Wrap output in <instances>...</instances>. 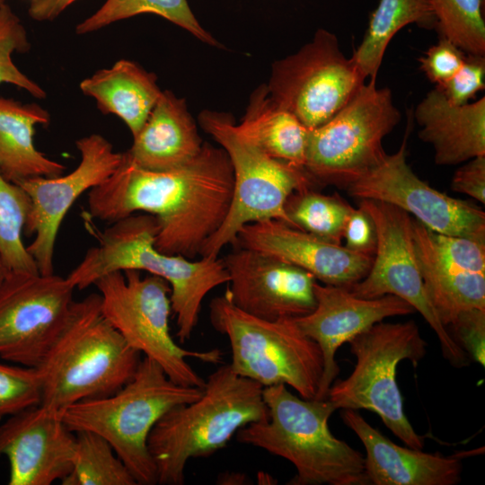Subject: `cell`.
<instances>
[{
  "label": "cell",
  "instance_id": "d590c367",
  "mask_svg": "<svg viewBox=\"0 0 485 485\" xmlns=\"http://www.w3.org/2000/svg\"><path fill=\"white\" fill-rule=\"evenodd\" d=\"M485 87V56L466 54L458 71L437 89L452 104H466Z\"/></svg>",
  "mask_w": 485,
  "mask_h": 485
},
{
  "label": "cell",
  "instance_id": "603a6c76",
  "mask_svg": "<svg viewBox=\"0 0 485 485\" xmlns=\"http://www.w3.org/2000/svg\"><path fill=\"white\" fill-rule=\"evenodd\" d=\"M203 143L186 101L165 90L125 154L140 168L163 172L190 162Z\"/></svg>",
  "mask_w": 485,
  "mask_h": 485
},
{
  "label": "cell",
  "instance_id": "484cf974",
  "mask_svg": "<svg viewBox=\"0 0 485 485\" xmlns=\"http://www.w3.org/2000/svg\"><path fill=\"white\" fill-rule=\"evenodd\" d=\"M47 110L37 103H22L0 96V172L19 183L34 177L64 173L62 163L48 158L34 144L35 128L48 125Z\"/></svg>",
  "mask_w": 485,
  "mask_h": 485
},
{
  "label": "cell",
  "instance_id": "6da1fadb",
  "mask_svg": "<svg viewBox=\"0 0 485 485\" xmlns=\"http://www.w3.org/2000/svg\"><path fill=\"white\" fill-rule=\"evenodd\" d=\"M233 190L230 159L209 143L190 162L163 172L140 168L123 153L116 171L88 191L87 209L91 217L110 223L152 215L159 225L155 247L192 260L224 223Z\"/></svg>",
  "mask_w": 485,
  "mask_h": 485
},
{
  "label": "cell",
  "instance_id": "8fae6325",
  "mask_svg": "<svg viewBox=\"0 0 485 485\" xmlns=\"http://www.w3.org/2000/svg\"><path fill=\"white\" fill-rule=\"evenodd\" d=\"M400 119L390 89L365 83L335 116L309 129L305 172L315 184L346 189L384 160L383 140Z\"/></svg>",
  "mask_w": 485,
  "mask_h": 485
},
{
  "label": "cell",
  "instance_id": "60d3db41",
  "mask_svg": "<svg viewBox=\"0 0 485 485\" xmlns=\"http://www.w3.org/2000/svg\"><path fill=\"white\" fill-rule=\"evenodd\" d=\"M76 0H31L30 17L38 22L53 21Z\"/></svg>",
  "mask_w": 485,
  "mask_h": 485
},
{
  "label": "cell",
  "instance_id": "ac0fdd59",
  "mask_svg": "<svg viewBox=\"0 0 485 485\" xmlns=\"http://www.w3.org/2000/svg\"><path fill=\"white\" fill-rule=\"evenodd\" d=\"M60 413L41 405L0 425V456L9 462L10 485H50L72 472L75 434Z\"/></svg>",
  "mask_w": 485,
  "mask_h": 485
},
{
  "label": "cell",
  "instance_id": "3957f363",
  "mask_svg": "<svg viewBox=\"0 0 485 485\" xmlns=\"http://www.w3.org/2000/svg\"><path fill=\"white\" fill-rule=\"evenodd\" d=\"M263 386L223 365L206 380L199 398L171 409L150 432L147 446L157 484L181 485L191 458L225 447L237 431L267 420Z\"/></svg>",
  "mask_w": 485,
  "mask_h": 485
},
{
  "label": "cell",
  "instance_id": "4316f807",
  "mask_svg": "<svg viewBox=\"0 0 485 485\" xmlns=\"http://www.w3.org/2000/svg\"><path fill=\"white\" fill-rule=\"evenodd\" d=\"M238 130L270 157L304 169L309 129L278 106L262 84L251 94Z\"/></svg>",
  "mask_w": 485,
  "mask_h": 485
},
{
  "label": "cell",
  "instance_id": "74e56055",
  "mask_svg": "<svg viewBox=\"0 0 485 485\" xmlns=\"http://www.w3.org/2000/svg\"><path fill=\"white\" fill-rule=\"evenodd\" d=\"M466 54L450 40L440 38L419 59L420 69L430 82L439 85L458 71Z\"/></svg>",
  "mask_w": 485,
  "mask_h": 485
},
{
  "label": "cell",
  "instance_id": "30bf717a",
  "mask_svg": "<svg viewBox=\"0 0 485 485\" xmlns=\"http://www.w3.org/2000/svg\"><path fill=\"white\" fill-rule=\"evenodd\" d=\"M93 285L101 295L103 315L131 348L155 361L174 383L204 388L206 380L188 358L218 364L223 353L217 348L189 350L174 340L169 326L171 287L166 280L127 269L105 274Z\"/></svg>",
  "mask_w": 485,
  "mask_h": 485
},
{
  "label": "cell",
  "instance_id": "b9f144b4",
  "mask_svg": "<svg viewBox=\"0 0 485 485\" xmlns=\"http://www.w3.org/2000/svg\"><path fill=\"white\" fill-rule=\"evenodd\" d=\"M8 272L9 271L4 264L2 254L0 252V287L3 284L4 280L5 279Z\"/></svg>",
  "mask_w": 485,
  "mask_h": 485
},
{
  "label": "cell",
  "instance_id": "ee69618b",
  "mask_svg": "<svg viewBox=\"0 0 485 485\" xmlns=\"http://www.w3.org/2000/svg\"><path fill=\"white\" fill-rule=\"evenodd\" d=\"M1 419H2V416L0 415V420H1Z\"/></svg>",
  "mask_w": 485,
  "mask_h": 485
},
{
  "label": "cell",
  "instance_id": "cb8c5ba5",
  "mask_svg": "<svg viewBox=\"0 0 485 485\" xmlns=\"http://www.w3.org/2000/svg\"><path fill=\"white\" fill-rule=\"evenodd\" d=\"M412 236L426 294L442 324L447 328L464 311L485 310V274L444 260L434 247L430 229L413 217Z\"/></svg>",
  "mask_w": 485,
  "mask_h": 485
},
{
  "label": "cell",
  "instance_id": "f546056e",
  "mask_svg": "<svg viewBox=\"0 0 485 485\" xmlns=\"http://www.w3.org/2000/svg\"><path fill=\"white\" fill-rule=\"evenodd\" d=\"M353 209L340 195L322 194L313 188L293 192L285 205L291 226L337 244H342L344 228Z\"/></svg>",
  "mask_w": 485,
  "mask_h": 485
},
{
  "label": "cell",
  "instance_id": "f1b7e54d",
  "mask_svg": "<svg viewBox=\"0 0 485 485\" xmlns=\"http://www.w3.org/2000/svg\"><path fill=\"white\" fill-rule=\"evenodd\" d=\"M143 13L161 16L207 44L221 46L201 26L187 0H106L95 13L76 25L75 33H92L116 22Z\"/></svg>",
  "mask_w": 485,
  "mask_h": 485
},
{
  "label": "cell",
  "instance_id": "f35d334b",
  "mask_svg": "<svg viewBox=\"0 0 485 485\" xmlns=\"http://www.w3.org/2000/svg\"><path fill=\"white\" fill-rule=\"evenodd\" d=\"M344 246L348 249L374 256L376 247V232L374 222L360 206L354 207L343 232Z\"/></svg>",
  "mask_w": 485,
  "mask_h": 485
},
{
  "label": "cell",
  "instance_id": "9a60e30c",
  "mask_svg": "<svg viewBox=\"0 0 485 485\" xmlns=\"http://www.w3.org/2000/svg\"><path fill=\"white\" fill-rule=\"evenodd\" d=\"M409 132L399 149L346 187L357 199L395 206L437 234L485 239V213L473 203L450 197L418 177L406 160Z\"/></svg>",
  "mask_w": 485,
  "mask_h": 485
},
{
  "label": "cell",
  "instance_id": "7c38bea8",
  "mask_svg": "<svg viewBox=\"0 0 485 485\" xmlns=\"http://www.w3.org/2000/svg\"><path fill=\"white\" fill-rule=\"evenodd\" d=\"M366 80L336 35L319 29L297 52L272 65L267 88L278 106L313 129L335 116Z\"/></svg>",
  "mask_w": 485,
  "mask_h": 485
},
{
  "label": "cell",
  "instance_id": "5bb4252c",
  "mask_svg": "<svg viewBox=\"0 0 485 485\" xmlns=\"http://www.w3.org/2000/svg\"><path fill=\"white\" fill-rule=\"evenodd\" d=\"M75 289L54 273L9 271L0 287V357L36 368L69 317Z\"/></svg>",
  "mask_w": 485,
  "mask_h": 485
},
{
  "label": "cell",
  "instance_id": "ba28073f",
  "mask_svg": "<svg viewBox=\"0 0 485 485\" xmlns=\"http://www.w3.org/2000/svg\"><path fill=\"white\" fill-rule=\"evenodd\" d=\"M198 121L202 129L226 152L234 172L227 216L205 242L199 256L218 257L224 247L235 245L238 233L248 224L276 219L290 225L285 211L288 197L316 185L305 170L265 154L238 130L228 113L203 110Z\"/></svg>",
  "mask_w": 485,
  "mask_h": 485
},
{
  "label": "cell",
  "instance_id": "e0dca14e",
  "mask_svg": "<svg viewBox=\"0 0 485 485\" xmlns=\"http://www.w3.org/2000/svg\"><path fill=\"white\" fill-rule=\"evenodd\" d=\"M231 302L252 316L277 321L310 313L316 305L315 278L263 252L235 247L223 259Z\"/></svg>",
  "mask_w": 485,
  "mask_h": 485
},
{
  "label": "cell",
  "instance_id": "277c9868",
  "mask_svg": "<svg viewBox=\"0 0 485 485\" xmlns=\"http://www.w3.org/2000/svg\"><path fill=\"white\" fill-rule=\"evenodd\" d=\"M141 358L109 322L100 294L75 301L58 337L36 367L41 406L61 413L79 401L110 395L134 376Z\"/></svg>",
  "mask_w": 485,
  "mask_h": 485
},
{
  "label": "cell",
  "instance_id": "d6986e66",
  "mask_svg": "<svg viewBox=\"0 0 485 485\" xmlns=\"http://www.w3.org/2000/svg\"><path fill=\"white\" fill-rule=\"evenodd\" d=\"M314 309L294 320L322 351L323 372L315 399L322 400L327 398L329 389L340 373L335 355L344 343L386 318L407 315L415 310L396 295L363 298L347 287L318 281L314 285Z\"/></svg>",
  "mask_w": 485,
  "mask_h": 485
},
{
  "label": "cell",
  "instance_id": "4fadbf2b",
  "mask_svg": "<svg viewBox=\"0 0 485 485\" xmlns=\"http://www.w3.org/2000/svg\"><path fill=\"white\" fill-rule=\"evenodd\" d=\"M358 206L372 218L376 247L366 277L348 287L357 296L396 295L419 312L436 332L442 352L453 366L468 365V356L442 324L425 291L412 236V216L391 204L360 199Z\"/></svg>",
  "mask_w": 485,
  "mask_h": 485
},
{
  "label": "cell",
  "instance_id": "7a4b0ae2",
  "mask_svg": "<svg viewBox=\"0 0 485 485\" xmlns=\"http://www.w3.org/2000/svg\"><path fill=\"white\" fill-rule=\"evenodd\" d=\"M158 230L156 217L146 213L133 214L111 223L98 234V244L86 251L66 278L79 290L113 271L135 269L163 278L171 287L176 336L181 343H185L198 322L205 296L228 283V273L219 257L192 260L159 251L155 247Z\"/></svg>",
  "mask_w": 485,
  "mask_h": 485
},
{
  "label": "cell",
  "instance_id": "d6a6232c",
  "mask_svg": "<svg viewBox=\"0 0 485 485\" xmlns=\"http://www.w3.org/2000/svg\"><path fill=\"white\" fill-rule=\"evenodd\" d=\"M436 29L467 54L485 56L483 0H431Z\"/></svg>",
  "mask_w": 485,
  "mask_h": 485
},
{
  "label": "cell",
  "instance_id": "1f68e13d",
  "mask_svg": "<svg viewBox=\"0 0 485 485\" xmlns=\"http://www.w3.org/2000/svg\"><path fill=\"white\" fill-rule=\"evenodd\" d=\"M30 208L27 192L0 172V252L8 271L40 273L22 238Z\"/></svg>",
  "mask_w": 485,
  "mask_h": 485
},
{
  "label": "cell",
  "instance_id": "52a82bcc",
  "mask_svg": "<svg viewBox=\"0 0 485 485\" xmlns=\"http://www.w3.org/2000/svg\"><path fill=\"white\" fill-rule=\"evenodd\" d=\"M213 328L225 335L232 369L263 387L285 384L304 399H315L323 372L318 344L294 319L263 320L237 308L226 293L210 302Z\"/></svg>",
  "mask_w": 485,
  "mask_h": 485
},
{
  "label": "cell",
  "instance_id": "ab89813d",
  "mask_svg": "<svg viewBox=\"0 0 485 485\" xmlns=\"http://www.w3.org/2000/svg\"><path fill=\"white\" fill-rule=\"evenodd\" d=\"M451 189L485 203V155L466 162L454 174Z\"/></svg>",
  "mask_w": 485,
  "mask_h": 485
},
{
  "label": "cell",
  "instance_id": "8d00e7d4",
  "mask_svg": "<svg viewBox=\"0 0 485 485\" xmlns=\"http://www.w3.org/2000/svg\"><path fill=\"white\" fill-rule=\"evenodd\" d=\"M446 329L469 358L485 366V310L464 311Z\"/></svg>",
  "mask_w": 485,
  "mask_h": 485
},
{
  "label": "cell",
  "instance_id": "7402d4cb",
  "mask_svg": "<svg viewBox=\"0 0 485 485\" xmlns=\"http://www.w3.org/2000/svg\"><path fill=\"white\" fill-rule=\"evenodd\" d=\"M419 137L434 149L438 165H454L485 155V98L454 105L431 90L417 105Z\"/></svg>",
  "mask_w": 485,
  "mask_h": 485
},
{
  "label": "cell",
  "instance_id": "836d02e7",
  "mask_svg": "<svg viewBox=\"0 0 485 485\" xmlns=\"http://www.w3.org/2000/svg\"><path fill=\"white\" fill-rule=\"evenodd\" d=\"M31 48L26 29L20 18L6 4L0 5V84H10L38 99L46 98V92L29 78L14 64L13 55Z\"/></svg>",
  "mask_w": 485,
  "mask_h": 485
},
{
  "label": "cell",
  "instance_id": "2e32d148",
  "mask_svg": "<svg viewBox=\"0 0 485 485\" xmlns=\"http://www.w3.org/2000/svg\"><path fill=\"white\" fill-rule=\"evenodd\" d=\"M75 146L80 163L68 174L34 177L18 183L31 199L23 233L34 238L26 248L42 275L54 273L56 241L68 210L82 194L108 179L123 158V153L116 152L100 134L81 137Z\"/></svg>",
  "mask_w": 485,
  "mask_h": 485
},
{
  "label": "cell",
  "instance_id": "5b68a950",
  "mask_svg": "<svg viewBox=\"0 0 485 485\" xmlns=\"http://www.w3.org/2000/svg\"><path fill=\"white\" fill-rule=\"evenodd\" d=\"M263 399L268 419L240 428L236 438L290 462L296 474L288 484H369L364 455L329 428L336 409L327 398L304 399L280 384L263 387Z\"/></svg>",
  "mask_w": 485,
  "mask_h": 485
},
{
  "label": "cell",
  "instance_id": "9c48e42d",
  "mask_svg": "<svg viewBox=\"0 0 485 485\" xmlns=\"http://www.w3.org/2000/svg\"><path fill=\"white\" fill-rule=\"evenodd\" d=\"M356 365L351 374L333 383L327 399L336 410H367L376 413L407 446L422 450L424 437L417 434L403 408L396 375L401 361L414 366L424 357L428 343L414 321L372 325L348 342Z\"/></svg>",
  "mask_w": 485,
  "mask_h": 485
},
{
  "label": "cell",
  "instance_id": "ffe728a7",
  "mask_svg": "<svg viewBox=\"0 0 485 485\" xmlns=\"http://www.w3.org/2000/svg\"><path fill=\"white\" fill-rule=\"evenodd\" d=\"M234 247L263 252L308 271L318 282L347 288L366 277L374 257L276 219L244 225Z\"/></svg>",
  "mask_w": 485,
  "mask_h": 485
},
{
  "label": "cell",
  "instance_id": "7bdbcfd3",
  "mask_svg": "<svg viewBox=\"0 0 485 485\" xmlns=\"http://www.w3.org/2000/svg\"><path fill=\"white\" fill-rule=\"evenodd\" d=\"M5 3V0H0V5L4 4Z\"/></svg>",
  "mask_w": 485,
  "mask_h": 485
},
{
  "label": "cell",
  "instance_id": "8992f818",
  "mask_svg": "<svg viewBox=\"0 0 485 485\" xmlns=\"http://www.w3.org/2000/svg\"><path fill=\"white\" fill-rule=\"evenodd\" d=\"M202 388L172 381L153 359L144 357L132 377L116 392L66 408L60 416L73 432L91 431L104 437L127 466L137 484H157L148 450L151 430L175 406L201 396Z\"/></svg>",
  "mask_w": 485,
  "mask_h": 485
},
{
  "label": "cell",
  "instance_id": "83f0119b",
  "mask_svg": "<svg viewBox=\"0 0 485 485\" xmlns=\"http://www.w3.org/2000/svg\"><path fill=\"white\" fill-rule=\"evenodd\" d=\"M436 23L431 0H380L352 58L366 79L375 81L384 52L401 29L409 24L431 29Z\"/></svg>",
  "mask_w": 485,
  "mask_h": 485
},
{
  "label": "cell",
  "instance_id": "d4e9b609",
  "mask_svg": "<svg viewBox=\"0 0 485 485\" xmlns=\"http://www.w3.org/2000/svg\"><path fill=\"white\" fill-rule=\"evenodd\" d=\"M79 86L84 95L95 101L101 112L121 119L133 137L140 131L162 93L154 73L127 59L96 71Z\"/></svg>",
  "mask_w": 485,
  "mask_h": 485
},
{
  "label": "cell",
  "instance_id": "4dcf8cb0",
  "mask_svg": "<svg viewBox=\"0 0 485 485\" xmlns=\"http://www.w3.org/2000/svg\"><path fill=\"white\" fill-rule=\"evenodd\" d=\"M75 433L73 468L62 484L136 485L137 482L111 445L91 431Z\"/></svg>",
  "mask_w": 485,
  "mask_h": 485
},
{
  "label": "cell",
  "instance_id": "e575fe53",
  "mask_svg": "<svg viewBox=\"0 0 485 485\" xmlns=\"http://www.w3.org/2000/svg\"><path fill=\"white\" fill-rule=\"evenodd\" d=\"M41 401V383L35 367L0 363V415H13Z\"/></svg>",
  "mask_w": 485,
  "mask_h": 485
},
{
  "label": "cell",
  "instance_id": "44dd1931",
  "mask_svg": "<svg viewBox=\"0 0 485 485\" xmlns=\"http://www.w3.org/2000/svg\"><path fill=\"white\" fill-rule=\"evenodd\" d=\"M341 419L365 447L369 484L454 485L461 481L463 465L459 457L398 445L354 410H342Z\"/></svg>",
  "mask_w": 485,
  "mask_h": 485
}]
</instances>
